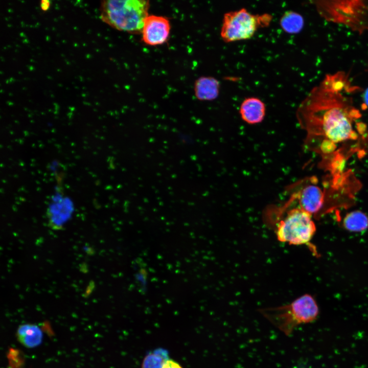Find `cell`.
Returning a JSON list of instances; mask_svg holds the SVG:
<instances>
[{
  "label": "cell",
  "mask_w": 368,
  "mask_h": 368,
  "mask_svg": "<svg viewBox=\"0 0 368 368\" xmlns=\"http://www.w3.org/2000/svg\"><path fill=\"white\" fill-rule=\"evenodd\" d=\"M264 217L278 240L290 245H308L316 232L312 216L298 207L269 209Z\"/></svg>",
  "instance_id": "7a4b0ae2"
},
{
  "label": "cell",
  "mask_w": 368,
  "mask_h": 368,
  "mask_svg": "<svg viewBox=\"0 0 368 368\" xmlns=\"http://www.w3.org/2000/svg\"><path fill=\"white\" fill-rule=\"evenodd\" d=\"M359 89L344 72L328 74L296 111L298 123L306 132V148L319 154L334 174L339 173L351 156L363 155L368 148V130L352 97Z\"/></svg>",
  "instance_id": "6da1fadb"
},
{
  "label": "cell",
  "mask_w": 368,
  "mask_h": 368,
  "mask_svg": "<svg viewBox=\"0 0 368 368\" xmlns=\"http://www.w3.org/2000/svg\"><path fill=\"white\" fill-rule=\"evenodd\" d=\"M149 7L148 1H104L101 4L100 16L104 22L116 29L139 34L149 15Z\"/></svg>",
  "instance_id": "277c9868"
},
{
  "label": "cell",
  "mask_w": 368,
  "mask_h": 368,
  "mask_svg": "<svg viewBox=\"0 0 368 368\" xmlns=\"http://www.w3.org/2000/svg\"><path fill=\"white\" fill-rule=\"evenodd\" d=\"M239 113L242 120L247 124L254 125L260 123L266 114V106L258 98L248 97L242 102Z\"/></svg>",
  "instance_id": "9c48e42d"
},
{
  "label": "cell",
  "mask_w": 368,
  "mask_h": 368,
  "mask_svg": "<svg viewBox=\"0 0 368 368\" xmlns=\"http://www.w3.org/2000/svg\"><path fill=\"white\" fill-rule=\"evenodd\" d=\"M319 14L327 21L342 24L361 34L368 31V1H317Z\"/></svg>",
  "instance_id": "5b68a950"
},
{
  "label": "cell",
  "mask_w": 368,
  "mask_h": 368,
  "mask_svg": "<svg viewBox=\"0 0 368 368\" xmlns=\"http://www.w3.org/2000/svg\"><path fill=\"white\" fill-rule=\"evenodd\" d=\"M17 337L19 342L27 348L38 346L42 340V332L36 325L24 324L21 325L17 331Z\"/></svg>",
  "instance_id": "7c38bea8"
},
{
  "label": "cell",
  "mask_w": 368,
  "mask_h": 368,
  "mask_svg": "<svg viewBox=\"0 0 368 368\" xmlns=\"http://www.w3.org/2000/svg\"><path fill=\"white\" fill-rule=\"evenodd\" d=\"M316 181L315 178L311 177L298 182L287 202H295L297 204L295 206L307 212L312 217L319 219L327 211L325 193L316 185Z\"/></svg>",
  "instance_id": "52a82bcc"
},
{
  "label": "cell",
  "mask_w": 368,
  "mask_h": 368,
  "mask_svg": "<svg viewBox=\"0 0 368 368\" xmlns=\"http://www.w3.org/2000/svg\"><path fill=\"white\" fill-rule=\"evenodd\" d=\"M258 311L286 336L290 335L297 326L315 320L319 313L315 300L308 294L300 296L290 304L261 308Z\"/></svg>",
  "instance_id": "3957f363"
},
{
  "label": "cell",
  "mask_w": 368,
  "mask_h": 368,
  "mask_svg": "<svg viewBox=\"0 0 368 368\" xmlns=\"http://www.w3.org/2000/svg\"><path fill=\"white\" fill-rule=\"evenodd\" d=\"M72 212L71 205L68 203L66 204V201L63 199L53 203L47 212L49 226L53 229H61Z\"/></svg>",
  "instance_id": "8fae6325"
},
{
  "label": "cell",
  "mask_w": 368,
  "mask_h": 368,
  "mask_svg": "<svg viewBox=\"0 0 368 368\" xmlns=\"http://www.w3.org/2000/svg\"><path fill=\"white\" fill-rule=\"evenodd\" d=\"M220 87V82L215 78L201 77L195 82L194 94L196 98L200 101H212L218 97Z\"/></svg>",
  "instance_id": "30bf717a"
},
{
  "label": "cell",
  "mask_w": 368,
  "mask_h": 368,
  "mask_svg": "<svg viewBox=\"0 0 368 368\" xmlns=\"http://www.w3.org/2000/svg\"><path fill=\"white\" fill-rule=\"evenodd\" d=\"M163 368H182V367L177 362L169 359L165 362Z\"/></svg>",
  "instance_id": "2e32d148"
},
{
  "label": "cell",
  "mask_w": 368,
  "mask_h": 368,
  "mask_svg": "<svg viewBox=\"0 0 368 368\" xmlns=\"http://www.w3.org/2000/svg\"><path fill=\"white\" fill-rule=\"evenodd\" d=\"M344 228L353 232H360L368 228V217L360 211L348 213L343 220Z\"/></svg>",
  "instance_id": "5bb4252c"
},
{
  "label": "cell",
  "mask_w": 368,
  "mask_h": 368,
  "mask_svg": "<svg viewBox=\"0 0 368 368\" xmlns=\"http://www.w3.org/2000/svg\"><path fill=\"white\" fill-rule=\"evenodd\" d=\"M50 6V2L48 0H43L40 2V7L42 10L47 11Z\"/></svg>",
  "instance_id": "e0dca14e"
},
{
  "label": "cell",
  "mask_w": 368,
  "mask_h": 368,
  "mask_svg": "<svg viewBox=\"0 0 368 368\" xmlns=\"http://www.w3.org/2000/svg\"><path fill=\"white\" fill-rule=\"evenodd\" d=\"M168 356L167 351L158 349L145 357L141 368H163L165 362L169 359Z\"/></svg>",
  "instance_id": "9a60e30c"
},
{
  "label": "cell",
  "mask_w": 368,
  "mask_h": 368,
  "mask_svg": "<svg viewBox=\"0 0 368 368\" xmlns=\"http://www.w3.org/2000/svg\"><path fill=\"white\" fill-rule=\"evenodd\" d=\"M272 16L268 13L254 14L244 8L224 13L220 31L225 42L251 38L260 27L268 26Z\"/></svg>",
  "instance_id": "8992f818"
},
{
  "label": "cell",
  "mask_w": 368,
  "mask_h": 368,
  "mask_svg": "<svg viewBox=\"0 0 368 368\" xmlns=\"http://www.w3.org/2000/svg\"><path fill=\"white\" fill-rule=\"evenodd\" d=\"M363 98L364 106L368 107V88L365 90Z\"/></svg>",
  "instance_id": "ac0fdd59"
},
{
  "label": "cell",
  "mask_w": 368,
  "mask_h": 368,
  "mask_svg": "<svg viewBox=\"0 0 368 368\" xmlns=\"http://www.w3.org/2000/svg\"><path fill=\"white\" fill-rule=\"evenodd\" d=\"M170 23L162 16L149 15L142 29V40L147 45L155 46L165 43L170 35Z\"/></svg>",
  "instance_id": "ba28073f"
},
{
  "label": "cell",
  "mask_w": 368,
  "mask_h": 368,
  "mask_svg": "<svg viewBox=\"0 0 368 368\" xmlns=\"http://www.w3.org/2000/svg\"><path fill=\"white\" fill-rule=\"evenodd\" d=\"M280 25L285 32L295 34L302 30L304 20L300 13L291 10L287 11L280 18Z\"/></svg>",
  "instance_id": "4fadbf2b"
}]
</instances>
